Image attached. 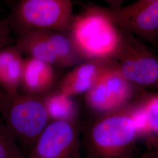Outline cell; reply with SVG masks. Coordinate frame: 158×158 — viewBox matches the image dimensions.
Wrapping results in <instances>:
<instances>
[{
  "instance_id": "obj_7",
  "label": "cell",
  "mask_w": 158,
  "mask_h": 158,
  "mask_svg": "<svg viewBox=\"0 0 158 158\" xmlns=\"http://www.w3.org/2000/svg\"><path fill=\"white\" fill-rule=\"evenodd\" d=\"M27 158H80L79 123L51 121Z\"/></svg>"
},
{
  "instance_id": "obj_10",
  "label": "cell",
  "mask_w": 158,
  "mask_h": 158,
  "mask_svg": "<svg viewBox=\"0 0 158 158\" xmlns=\"http://www.w3.org/2000/svg\"><path fill=\"white\" fill-rule=\"evenodd\" d=\"M55 68L41 60L25 58L20 85L23 94L42 97L54 90L57 81Z\"/></svg>"
},
{
  "instance_id": "obj_2",
  "label": "cell",
  "mask_w": 158,
  "mask_h": 158,
  "mask_svg": "<svg viewBox=\"0 0 158 158\" xmlns=\"http://www.w3.org/2000/svg\"><path fill=\"white\" fill-rule=\"evenodd\" d=\"M138 133L130 114L117 111L96 120L87 132L85 147L92 158H123Z\"/></svg>"
},
{
  "instance_id": "obj_14",
  "label": "cell",
  "mask_w": 158,
  "mask_h": 158,
  "mask_svg": "<svg viewBox=\"0 0 158 158\" xmlns=\"http://www.w3.org/2000/svg\"><path fill=\"white\" fill-rule=\"evenodd\" d=\"M42 31L59 60L60 68H73L85 62L80 56L68 31Z\"/></svg>"
},
{
  "instance_id": "obj_9",
  "label": "cell",
  "mask_w": 158,
  "mask_h": 158,
  "mask_svg": "<svg viewBox=\"0 0 158 158\" xmlns=\"http://www.w3.org/2000/svg\"><path fill=\"white\" fill-rule=\"evenodd\" d=\"M115 60H93L81 63L64 75L57 89L69 96L85 94Z\"/></svg>"
},
{
  "instance_id": "obj_17",
  "label": "cell",
  "mask_w": 158,
  "mask_h": 158,
  "mask_svg": "<svg viewBox=\"0 0 158 158\" xmlns=\"http://www.w3.org/2000/svg\"><path fill=\"white\" fill-rule=\"evenodd\" d=\"M130 114L135 126L138 135L148 134L152 132L146 110L143 105Z\"/></svg>"
},
{
  "instance_id": "obj_6",
  "label": "cell",
  "mask_w": 158,
  "mask_h": 158,
  "mask_svg": "<svg viewBox=\"0 0 158 158\" xmlns=\"http://www.w3.org/2000/svg\"><path fill=\"white\" fill-rule=\"evenodd\" d=\"M130 84L114 61L85 94V103L91 111L102 115L117 111L130 99Z\"/></svg>"
},
{
  "instance_id": "obj_15",
  "label": "cell",
  "mask_w": 158,
  "mask_h": 158,
  "mask_svg": "<svg viewBox=\"0 0 158 158\" xmlns=\"http://www.w3.org/2000/svg\"><path fill=\"white\" fill-rule=\"evenodd\" d=\"M0 158H25L16 138L0 119Z\"/></svg>"
},
{
  "instance_id": "obj_8",
  "label": "cell",
  "mask_w": 158,
  "mask_h": 158,
  "mask_svg": "<svg viewBox=\"0 0 158 158\" xmlns=\"http://www.w3.org/2000/svg\"><path fill=\"white\" fill-rule=\"evenodd\" d=\"M90 8L107 18L119 28L137 38L155 44L158 42V0L146 8L128 16H117L106 11L103 6L87 4Z\"/></svg>"
},
{
  "instance_id": "obj_13",
  "label": "cell",
  "mask_w": 158,
  "mask_h": 158,
  "mask_svg": "<svg viewBox=\"0 0 158 158\" xmlns=\"http://www.w3.org/2000/svg\"><path fill=\"white\" fill-rule=\"evenodd\" d=\"M14 45L23 55H25L28 57L60 68L59 60L52 51L42 31H28L20 34Z\"/></svg>"
},
{
  "instance_id": "obj_21",
  "label": "cell",
  "mask_w": 158,
  "mask_h": 158,
  "mask_svg": "<svg viewBox=\"0 0 158 158\" xmlns=\"http://www.w3.org/2000/svg\"><path fill=\"white\" fill-rule=\"evenodd\" d=\"M7 100H8L7 94L0 88V114L3 110V108L6 105Z\"/></svg>"
},
{
  "instance_id": "obj_4",
  "label": "cell",
  "mask_w": 158,
  "mask_h": 158,
  "mask_svg": "<svg viewBox=\"0 0 158 158\" xmlns=\"http://www.w3.org/2000/svg\"><path fill=\"white\" fill-rule=\"evenodd\" d=\"M1 114L24 155L25 151L28 155L51 122L40 97L20 93L8 96Z\"/></svg>"
},
{
  "instance_id": "obj_11",
  "label": "cell",
  "mask_w": 158,
  "mask_h": 158,
  "mask_svg": "<svg viewBox=\"0 0 158 158\" xmlns=\"http://www.w3.org/2000/svg\"><path fill=\"white\" fill-rule=\"evenodd\" d=\"M24 59L15 45L0 50V88L8 97L19 93Z\"/></svg>"
},
{
  "instance_id": "obj_20",
  "label": "cell",
  "mask_w": 158,
  "mask_h": 158,
  "mask_svg": "<svg viewBox=\"0 0 158 158\" xmlns=\"http://www.w3.org/2000/svg\"><path fill=\"white\" fill-rule=\"evenodd\" d=\"M107 3L109 7L117 8L121 6L125 0H103Z\"/></svg>"
},
{
  "instance_id": "obj_1",
  "label": "cell",
  "mask_w": 158,
  "mask_h": 158,
  "mask_svg": "<svg viewBox=\"0 0 158 158\" xmlns=\"http://www.w3.org/2000/svg\"><path fill=\"white\" fill-rule=\"evenodd\" d=\"M68 32L84 61L117 59L123 30L87 5L81 13L74 15Z\"/></svg>"
},
{
  "instance_id": "obj_18",
  "label": "cell",
  "mask_w": 158,
  "mask_h": 158,
  "mask_svg": "<svg viewBox=\"0 0 158 158\" xmlns=\"http://www.w3.org/2000/svg\"><path fill=\"white\" fill-rule=\"evenodd\" d=\"M143 106L146 110L152 132L158 135V96L149 98Z\"/></svg>"
},
{
  "instance_id": "obj_12",
  "label": "cell",
  "mask_w": 158,
  "mask_h": 158,
  "mask_svg": "<svg viewBox=\"0 0 158 158\" xmlns=\"http://www.w3.org/2000/svg\"><path fill=\"white\" fill-rule=\"evenodd\" d=\"M40 98L50 121L79 123L80 107L75 97L57 89Z\"/></svg>"
},
{
  "instance_id": "obj_16",
  "label": "cell",
  "mask_w": 158,
  "mask_h": 158,
  "mask_svg": "<svg viewBox=\"0 0 158 158\" xmlns=\"http://www.w3.org/2000/svg\"><path fill=\"white\" fill-rule=\"evenodd\" d=\"M156 0H136L135 2L126 6L113 8L109 6H103L104 10L113 15L117 16H128L139 11L149 6Z\"/></svg>"
},
{
  "instance_id": "obj_22",
  "label": "cell",
  "mask_w": 158,
  "mask_h": 158,
  "mask_svg": "<svg viewBox=\"0 0 158 158\" xmlns=\"http://www.w3.org/2000/svg\"><path fill=\"white\" fill-rule=\"evenodd\" d=\"M6 4L9 6L12 7L15 2V0H2Z\"/></svg>"
},
{
  "instance_id": "obj_3",
  "label": "cell",
  "mask_w": 158,
  "mask_h": 158,
  "mask_svg": "<svg viewBox=\"0 0 158 158\" xmlns=\"http://www.w3.org/2000/svg\"><path fill=\"white\" fill-rule=\"evenodd\" d=\"M8 20L20 34L33 31H68L73 19L71 0H18Z\"/></svg>"
},
{
  "instance_id": "obj_23",
  "label": "cell",
  "mask_w": 158,
  "mask_h": 158,
  "mask_svg": "<svg viewBox=\"0 0 158 158\" xmlns=\"http://www.w3.org/2000/svg\"><path fill=\"white\" fill-rule=\"evenodd\" d=\"M85 158H91V157H89V156H86V157H85Z\"/></svg>"
},
{
  "instance_id": "obj_5",
  "label": "cell",
  "mask_w": 158,
  "mask_h": 158,
  "mask_svg": "<svg viewBox=\"0 0 158 158\" xmlns=\"http://www.w3.org/2000/svg\"><path fill=\"white\" fill-rule=\"evenodd\" d=\"M122 30L123 44L117 58L120 72L131 83L148 85L158 82V56L134 35Z\"/></svg>"
},
{
  "instance_id": "obj_19",
  "label": "cell",
  "mask_w": 158,
  "mask_h": 158,
  "mask_svg": "<svg viewBox=\"0 0 158 158\" xmlns=\"http://www.w3.org/2000/svg\"><path fill=\"white\" fill-rule=\"evenodd\" d=\"M11 31L8 20L0 18V50L10 45Z\"/></svg>"
}]
</instances>
